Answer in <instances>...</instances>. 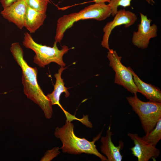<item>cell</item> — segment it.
I'll return each instance as SVG.
<instances>
[{"instance_id": "1", "label": "cell", "mask_w": 161, "mask_h": 161, "mask_svg": "<svg viewBox=\"0 0 161 161\" xmlns=\"http://www.w3.org/2000/svg\"><path fill=\"white\" fill-rule=\"evenodd\" d=\"M10 50L17 63L21 68L23 92L27 97L38 105L43 111L46 118L52 116V105L38 85L36 67L29 66L24 58V52L18 42L11 44Z\"/></svg>"}, {"instance_id": "2", "label": "cell", "mask_w": 161, "mask_h": 161, "mask_svg": "<svg viewBox=\"0 0 161 161\" xmlns=\"http://www.w3.org/2000/svg\"><path fill=\"white\" fill-rule=\"evenodd\" d=\"M74 124L66 120L64 125L61 127L56 128L55 137L59 139L62 143V152L72 154H80L83 153L93 154L100 158L102 161H108L106 157L102 155L97 149L95 144L100 138L102 131L93 140L89 141L85 138L77 137L74 132Z\"/></svg>"}, {"instance_id": "3", "label": "cell", "mask_w": 161, "mask_h": 161, "mask_svg": "<svg viewBox=\"0 0 161 161\" xmlns=\"http://www.w3.org/2000/svg\"><path fill=\"white\" fill-rule=\"evenodd\" d=\"M111 13L110 7L105 3H99L90 5L78 12L63 16L57 21L55 42L60 43L65 31L75 22L89 19L101 21L110 16Z\"/></svg>"}, {"instance_id": "4", "label": "cell", "mask_w": 161, "mask_h": 161, "mask_svg": "<svg viewBox=\"0 0 161 161\" xmlns=\"http://www.w3.org/2000/svg\"><path fill=\"white\" fill-rule=\"evenodd\" d=\"M24 35L23 45L26 48L32 50L35 53L33 58V62L35 64L43 68L51 62L55 63L61 67L65 66L63 57L69 49L67 46L63 45L60 50L55 41L53 47H51L37 43L27 32L24 33Z\"/></svg>"}, {"instance_id": "5", "label": "cell", "mask_w": 161, "mask_h": 161, "mask_svg": "<svg viewBox=\"0 0 161 161\" xmlns=\"http://www.w3.org/2000/svg\"><path fill=\"white\" fill-rule=\"evenodd\" d=\"M126 98L133 110L138 116L145 134L151 131L161 118V103L150 100L142 101L138 98L137 94Z\"/></svg>"}, {"instance_id": "6", "label": "cell", "mask_w": 161, "mask_h": 161, "mask_svg": "<svg viewBox=\"0 0 161 161\" xmlns=\"http://www.w3.org/2000/svg\"><path fill=\"white\" fill-rule=\"evenodd\" d=\"M108 50L107 57L109 66L115 72L114 83L123 86L132 94H137L138 90L134 82L132 75L128 68L122 63V57L119 56L115 50L112 49Z\"/></svg>"}, {"instance_id": "7", "label": "cell", "mask_w": 161, "mask_h": 161, "mask_svg": "<svg viewBox=\"0 0 161 161\" xmlns=\"http://www.w3.org/2000/svg\"><path fill=\"white\" fill-rule=\"evenodd\" d=\"M141 21L138 26V30L133 32L132 41L137 47L145 49L148 46L150 40L157 35L158 27L155 24L151 25L152 20L147 16L140 13Z\"/></svg>"}, {"instance_id": "8", "label": "cell", "mask_w": 161, "mask_h": 161, "mask_svg": "<svg viewBox=\"0 0 161 161\" xmlns=\"http://www.w3.org/2000/svg\"><path fill=\"white\" fill-rule=\"evenodd\" d=\"M113 20L107 23L103 28L104 32L101 42V45L108 50L110 49L109 40L111 33L116 27L124 25V27L128 28L133 25L136 21L137 17L136 14L125 9L118 10Z\"/></svg>"}, {"instance_id": "9", "label": "cell", "mask_w": 161, "mask_h": 161, "mask_svg": "<svg viewBox=\"0 0 161 161\" xmlns=\"http://www.w3.org/2000/svg\"><path fill=\"white\" fill-rule=\"evenodd\" d=\"M128 136L133 140L134 146L131 148L132 153L138 161H148L151 159L156 161L160 151L156 147L145 142L137 133H129Z\"/></svg>"}, {"instance_id": "10", "label": "cell", "mask_w": 161, "mask_h": 161, "mask_svg": "<svg viewBox=\"0 0 161 161\" xmlns=\"http://www.w3.org/2000/svg\"><path fill=\"white\" fill-rule=\"evenodd\" d=\"M27 7L24 0H19L4 8L1 14L4 18L21 29L24 27Z\"/></svg>"}, {"instance_id": "11", "label": "cell", "mask_w": 161, "mask_h": 161, "mask_svg": "<svg viewBox=\"0 0 161 161\" xmlns=\"http://www.w3.org/2000/svg\"><path fill=\"white\" fill-rule=\"evenodd\" d=\"M66 68L61 67L58 69V73L54 75L56 80L53 91L51 93L48 94L47 96L50 101L52 105H58L65 114L66 120L71 121L74 119L75 115L71 114L65 110L59 102L60 96L62 93H65V96L66 97H68L70 95L68 91V88L65 86L64 80L61 77L63 71Z\"/></svg>"}, {"instance_id": "12", "label": "cell", "mask_w": 161, "mask_h": 161, "mask_svg": "<svg viewBox=\"0 0 161 161\" xmlns=\"http://www.w3.org/2000/svg\"><path fill=\"white\" fill-rule=\"evenodd\" d=\"M132 76L134 82L138 92L141 93L149 100L161 103V91L158 87L143 81L130 66L128 67Z\"/></svg>"}, {"instance_id": "13", "label": "cell", "mask_w": 161, "mask_h": 161, "mask_svg": "<svg viewBox=\"0 0 161 161\" xmlns=\"http://www.w3.org/2000/svg\"><path fill=\"white\" fill-rule=\"evenodd\" d=\"M112 135L110 125L106 131V136L101 138V151L106 156L108 161H121L123 156L120 152V145L116 146L114 144L112 140Z\"/></svg>"}, {"instance_id": "14", "label": "cell", "mask_w": 161, "mask_h": 161, "mask_svg": "<svg viewBox=\"0 0 161 161\" xmlns=\"http://www.w3.org/2000/svg\"><path fill=\"white\" fill-rule=\"evenodd\" d=\"M47 17L46 13L40 12L27 6L25 16L24 27L33 33L41 26Z\"/></svg>"}, {"instance_id": "15", "label": "cell", "mask_w": 161, "mask_h": 161, "mask_svg": "<svg viewBox=\"0 0 161 161\" xmlns=\"http://www.w3.org/2000/svg\"><path fill=\"white\" fill-rule=\"evenodd\" d=\"M142 138L146 143L156 146L161 139V118L158 121L154 129Z\"/></svg>"}, {"instance_id": "16", "label": "cell", "mask_w": 161, "mask_h": 161, "mask_svg": "<svg viewBox=\"0 0 161 161\" xmlns=\"http://www.w3.org/2000/svg\"><path fill=\"white\" fill-rule=\"evenodd\" d=\"M132 0H110L108 4L112 10L111 15L114 16L117 13L118 6L126 7L131 6ZM149 4L153 5L155 2L153 0H145Z\"/></svg>"}, {"instance_id": "17", "label": "cell", "mask_w": 161, "mask_h": 161, "mask_svg": "<svg viewBox=\"0 0 161 161\" xmlns=\"http://www.w3.org/2000/svg\"><path fill=\"white\" fill-rule=\"evenodd\" d=\"M27 6L35 10L46 13L49 0H24Z\"/></svg>"}, {"instance_id": "18", "label": "cell", "mask_w": 161, "mask_h": 161, "mask_svg": "<svg viewBox=\"0 0 161 161\" xmlns=\"http://www.w3.org/2000/svg\"><path fill=\"white\" fill-rule=\"evenodd\" d=\"M58 147H54L52 149L47 150L41 159V161H50L56 157L60 153Z\"/></svg>"}, {"instance_id": "19", "label": "cell", "mask_w": 161, "mask_h": 161, "mask_svg": "<svg viewBox=\"0 0 161 161\" xmlns=\"http://www.w3.org/2000/svg\"><path fill=\"white\" fill-rule=\"evenodd\" d=\"M19 0H0V2L3 8L7 7Z\"/></svg>"}, {"instance_id": "20", "label": "cell", "mask_w": 161, "mask_h": 161, "mask_svg": "<svg viewBox=\"0 0 161 161\" xmlns=\"http://www.w3.org/2000/svg\"><path fill=\"white\" fill-rule=\"evenodd\" d=\"M93 1L95 3H105L106 2L109 3L110 1V0H93Z\"/></svg>"}]
</instances>
